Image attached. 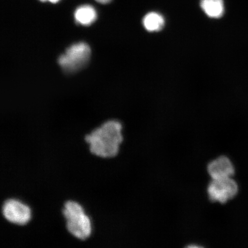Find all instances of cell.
<instances>
[{"mask_svg": "<svg viewBox=\"0 0 248 248\" xmlns=\"http://www.w3.org/2000/svg\"><path fill=\"white\" fill-rule=\"evenodd\" d=\"M201 7L210 17L219 18L224 14L223 0H201Z\"/></svg>", "mask_w": 248, "mask_h": 248, "instance_id": "cell-8", "label": "cell"}, {"mask_svg": "<svg viewBox=\"0 0 248 248\" xmlns=\"http://www.w3.org/2000/svg\"><path fill=\"white\" fill-rule=\"evenodd\" d=\"M207 170L213 179L231 178L235 171L231 160L224 156L212 161L207 166Z\"/></svg>", "mask_w": 248, "mask_h": 248, "instance_id": "cell-6", "label": "cell"}, {"mask_svg": "<svg viewBox=\"0 0 248 248\" xmlns=\"http://www.w3.org/2000/svg\"><path fill=\"white\" fill-rule=\"evenodd\" d=\"M91 49L86 43H76L68 48L58 59L62 69L67 73H74L82 69L89 60Z\"/></svg>", "mask_w": 248, "mask_h": 248, "instance_id": "cell-3", "label": "cell"}, {"mask_svg": "<svg viewBox=\"0 0 248 248\" xmlns=\"http://www.w3.org/2000/svg\"><path fill=\"white\" fill-rule=\"evenodd\" d=\"M95 1L102 4H106L109 3L111 0H95Z\"/></svg>", "mask_w": 248, "mask_h": 248, "instance_id": "cell-10", "label": "cell"}, {"mask_svg": "<svg viewBox=\"0 0 248 248\" xmlns=\"http://www.w3.org/2000/svg\"><path fill=\"white\" fill-rule=\"evenodd\" d=\"M40 1L42 2L49 1L51 3H53V4H55V3H57L60 1V0H40Z\"/></svg>", "mask_w": 248, "mask_h": 248, "instance_id": "cell-11", "label": "cell"}, {"mask_svg": "<svg viewBox=\"0 0 248 248\" xmlns=\"http://www.w3.org/2000/svg\"><path fill=\"white\" fill-rule=\"evenodd\" d=\"M238 186L231 178L213 179L207 188L211 201L225 203L234 198L238 193Z\"/></svg>", "mask_w": 248, "mask_h": 248, "instance_id": "cell-4", "label": "cell"}, {"mask_svg": "<svg viewBox=\"0 0 248 248\" xmlns=\"http://www.w3.org/2000/svg\"><path fill=\"white\" fill-rule=\"evenodd\" d=\"M62 213L66 220V228L70 233L81 240L87 239L91 235V220L79 204L72 201H67Z\"/></svg>", "mask_w": 248, "mask_h": 248, "instance_id": "cell-2", "label": "cell"}, {"mask_svg": "<svg viewBox=\"0 0 248 248\" xmlns=\"http://www.w3.org/2000/svg\"><path fill=\"white\" fill-rule=\"evenodd\" d=\"M142 23L145 29L148 31L157 32L163 29L165 21L162 15L156 12H151L145 15Z\"/></svg>", "mask_w": 248, "mask_h": 248, "instance_id": "cell-9", "label": "cell"}, {"mask_svg": "<svg viewBox=\"0 0 248 248\" xmlns=\"http://www.w3.org/2000/svg\"><path fill=\"white\" fill-rule=\"evenodd\" d=\"M2 213L7 221L18 225L27 224L31 217L30 207L14 199L4 202L2 206Z\"/></svg>", "mask_w": 248, "mask_h": 248, "instance_id": "cell-5", "label": "cell"}, {"mask_svg": "<svg viewBox=\"0 0 248 248\" xmlns=\"http://www.w3.org/2000/svg\"><path fill=\"white\" fill-rule=\"evenodd\" d=\"M78 23L88 26L97 19V14L95 9L91 5H85L78 8L74 14Z\"/></svg>", "mask_w": 248, "mask_h": 248, "instance_id": "cell-7", "label": "cell"}, {"mask_svg": "<svg viewBox=\"0 0 248 248\" xmlns=\"http://www.w3.org/2000/svg\"><path fill=\"white\" fill-rule=\"evenodd\" d=\"M122 125L115 120L108 121L85 136L91 153L102 157H112L119 152L123 140Z\"/></svg>", "mask_w": 248, "mask_h": 248, "instance_id": "cell-1", "label": "cell"}]
</instances>
